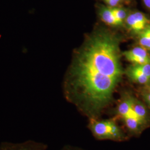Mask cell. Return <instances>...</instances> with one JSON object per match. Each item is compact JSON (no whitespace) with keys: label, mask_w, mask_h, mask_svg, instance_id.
<instances>
[{"label":"cell","mask_w":150,"mask_h":150,"mask_svg":"<svg viewBox=\"0 0 150 150\" xmlns=\"http://www.w3.org/2000/svg\"><path fill=\"white\" fill-rule=\"evenodd\" d=\"M122 1H125V2H129L130 1H131V0H122Z\"/></svg>","instance_id":"19"},{"label":"cell","mask_w":150,"mask_h":150,"mask_svg":"<svg viewBox=\"0 0 150 150\" xmlns=\"http://www.w3.org/2000/svg\"><path fill=\"white\" fill-rule=\"evenodd\" d=\"M131 107L137 117L144 123L147 118V112L144 105L134 97L131 96Z\"/></svg>","instance_id":"8"},{"label":"cell","mask_w":150,"mask_h":150,"mask_svg":"<svg viewBox=\"0 0 150 150\" xmlns=\"http://www.w3.org/2000/svg\"><path fill=\"white\" fill-rule=\"evenodd\" d=\"M117 114L122 118L129 115H136L131 107V96L125 95L117 108Z\"/></svg>","instance_id":"7"},{"label":"cell","mask_w":150,"mask_h":150,"mask_svg":"<svg viewBox=\"0 0 150 150\" xmlns=\"http://www.w3.org/2000/svg\"><path fill=\"white\" fill-rule=\"evenodd\" d=\"M106 4L107 6L110 7H118L120 4L122 2V0H103Z\"/></svg>","instance_id":"15"},{"label":"cell","mask_w":150,"mask_h":150,"mask_svg":"<svg viewBox=\"0 0 150 150\" xmlns=\"http://www.w3.org/2000/svg\"><path fill=\"white\" fill-rule=\"evenodd\" d=\"M124 136L121 131L116 123L112 120H110V139L115 140H121Z\"/></svg>","instance_id":"12"},{"label":"cell","mask_w":150,"mask_h":150,"mask_svg":"<svg viewBox=\"0 0 150 150\" xmlns=\"http://www.w3.org/2000/svg\"><path fill=\"white\" fill-rule=\"evenodd\" d=\"M139 44L142 48L150 50V23L140 33Z\"/></svg>","instance_id":"11"},{"label":"cell","mask_w":150,"mask_h":150,"mask_svg":"<svg viewBox=\"0 0 150 150\" xmlns=\"http://www.w3.org/2000/svg\"><path fill=\"white\" fill-rule=\"evenodd\" d=\"M144 96L150 106V87H149L145 89L144 92Z\"/></svg>","instance_id":"16"},{"label":"cell","mask_w":150,"mask_h":150,"mask_svg":"<svg viewBox=\"0 0 150 150\" xmlns=\"http://www.w3.org/2000/svg\"><path fill=\"white\" fill-rule=\"evenodd\" d=\"M126 59L134 64H150V56L145 48L135 47L123 52Z\"/></svg>","instance_id":"4"},{"label":"cell","mask_w":150,"mask_h":150,"mask_svg":"<svg viewBox=\"0 0 150 150\" xmlns=\"http://www.w3.org/2000/svg\"><path fill=\"white\" fill-rule=\"evenodd\" d=\"M99 15L102 21L107 25L113 26H120L113 13L111 7L101 6L99 8Z\"/></svg>","instance_id":"6"},{"label":"cell","mask_w":150,"mask_h":150,"mask_svg":"<svg viewBox=\"0 0 150 150\" xmlns=\"http://www.w3.org/2000/svg\"><path fill=\"white\" fill-rule=\"evenodd\" d=\"M126 127L131 132L139 131L141 126L144 123L135 115H129L123 117Z\"/></svg>","instance_id":"10"},{"label":"cell","mask_w":150,"mask_h":150,"mask_svg":"<svg viewBox=\"0 0 150 150\" xmlns=\"http://www.w3.org/2000/svg\"><path fill=\"white\" fill-rule=\"evenodd\" d=\"M134 66L150 79V64H134Z\"/></svg>","instance_id":"14"},{"label":"cell","mask_w":150,"mask_h":150,"mask_svg":"<svg viewBox=\"0 0 150 150\" xmlns=\"http://www.w3.org/2000/svg\"><path fill=\"white\" fill-rule=\"evenodd\" d=\"M142 1L146 8L150 11V0H142Z\"/></svg>","instance_id":"17"},{"label":"cell","mask_w":150,"mask_h":150,"mask_svg":"<svg viewBox=\"0 0 150 150\" xmlns=\"http://www.w3.org/2000/svg\"><path fill=\"white\" fill-rule=\"evenodd\" d=\"M110 120L99 121L97 118H90V129L98 139H110Z\"/></svg>","instance_id":"5"},{"label":"cell","mask_w":150,"mask_h":150,"mask_svg":"<svg viewBox=\"0 0 150 150\" xmlns=\"http://www.w3.org/2000/svg\"><path fill=\"white\" fill-rule=\"evenodd\" d=\"M127 74L130 79L139 84H147L150 81L149 77L145 76L139 70H137L134 66L129 68L127 70Z\"/></svg>","instance_id":"9"},{"label":"cell","mask_w":150,"mask_h":150,"mask_svg":"<svg viewBox=\"0 0 150 150\" xmlns=\"http://www.w3.org/2000/svg\"><path fill=\"white\" fill-rule=\"evenodd\" d=\"M122 74L120 38L98 30L76 54L64 82L65 95L90 118H97L111 102Z\"/></svg>","instance_id":"1"},{"label":"cell","mask_w":150,"mask_h":150,"mask_svg":"<svg viewBox=\"0 0 150 150\" xmlns=\"http://www.w3.org/2000/svg\"><path fill=\"white\" fill-rule=\"evenodd\" d=\"M125 22L129 30L136 33H140L143 31L150 23L148 18L141 12H135L129 14Z\"/></svg>","instance_id":"3"},{"label":"cell","mask_w":150,"mask_h":150,"mask_svg":"<svg viewBox=\"0 0 150 150\" xmlns=\"http://www.w3.org/2000/svg\"><path fill=\"white\" fill-rule=\"evenodd\" d=\"M47 145L32 139L15 143L8 141L0 144V150H46Z\"/></svg>","instance_id":"2"},{"label":"cell","mask_w":150,"mask_h":150,"mask_svg":"<svg viewBox=\"0 0 150 150\" xmlns=\"http://www.w3.org/2000/svg\"><path fill=\"white\" fill-rule=\"evenodd\" d=\"M112 10L115 18L119 22L120 25H122L124 21L126 20L127 17L129 15L126 9L120 7H113L112 8Z\"/></svg>","instance_id":"13"},{"label":"cell","mask_w":150,"mask_h":150,"mask_svg":"<svg viewBox=\"0 0 150 150\" xmlns=\"http://www.w3.org/2000/svg\"><path fill=\"white\" fill-rule=\"evenodd\" d=\"M77 150L76 149H75V148H73V147H71V146H65L64 147L62 150Z\"/></svg>","instance_id":"18"}]
</instances>
